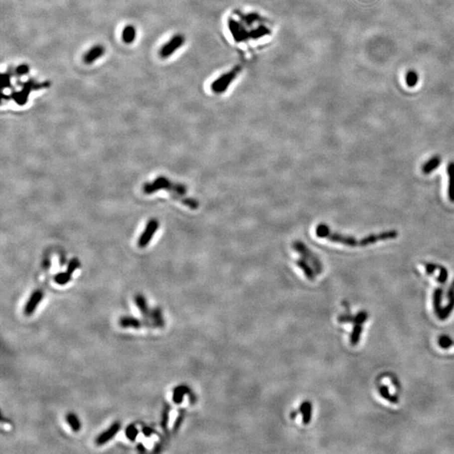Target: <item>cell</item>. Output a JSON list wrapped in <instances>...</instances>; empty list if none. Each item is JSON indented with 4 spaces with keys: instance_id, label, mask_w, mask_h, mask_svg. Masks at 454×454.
Returning <instances> with one entry per match:
<instances>
[{
    "instance_id": "4",
    "label": "cell",
    "mask_w": 454,
    "mask_h": 454,
    "mask_svg": "<svg viewBox=\"0 0 454 454\" xmlns=\"http://www.w3.org/2000/svg\"><path fill=\"white\" fill-rule=\"evenodd\" d=\"M239 73V69L236 67L229 73L221 74L216 80L214 81L212 84V91L215 94H222L226 92V89L231 85L232 81L237 78V74Z\"/></svg>"
},
{
    "instance_id": "24",
    "label": "cell",
    "mask_w": 454,
    "mask_h": 454,
    "mask_svg": "<svg viewBox=\"0 0 454 454\" xmlns=\"http://www.w3.org/2000/svg\"><path fill=\"white\" fill-rule=\"evenodd\" d=\"M185 393V388L183 387H178L174 390L173 391V397H172V400L174 401L175 403H180L182 401V398H183V395Z\"/></svg>"
},
{
    "instance_id": "13",
    "label": "cell",
    "mask_w": 454,
    "mask_h": 454,
    "mask_svg": "<svg viewBox=\"0 0 454 454\" xmlns=\"http://www.w3.org/2000/svg\"><path fill=\"white\" fill-rule=\"evenodd\" d=\"M442 162L440 156H434L431 157L427 162H425L422 166V172L424 174H430L434 170L437 169Z\"/></svg>"
},
{
    "instance_id": "25",
    "label": "cell",
    "mask_w": 454,
    "mask_h": 454,
    "mask_svg": "<svg viewBox=\"0 0 454 454\" xmlns=\"http://www.w3.org/2000/svg\"><path fill=\"white\" fill-rule=\"evenodd\" d=\"M29 70H30V68H29L28 65H20V66L17 67L15 73L18 76H23L29 73Z\"/></svg>"
},
{
    "instance_id": "23",
    "label": "cell",
    "mask_w": 454,
    "mask_h": 454,
    "mask_svg": "<svg viewBox=\"0 0 454 454\" xmlns=\"http://www.w3.org/2000/svg\"><path fill=\"white\" fill-rule=\"evenodd\" d=\"M80 267V262L78 261V258H73L71 259L70 262L68 263V265H67V272H68L69 274L73 275V273L75 270L78 269Z\"/></svg>"
},
{
    "instance_id": "2",
    "label": "cell",
    "mask_w": 454,
    "mask_h": 454,
    "mask_svg": "<svg viewBox=\"0 0 454 454\" xmlns=\"http://www.w3.org/2000/svg\"><path fill=\"white\" fill-rule=\"evenodd\" d=\"M315 234L320 238H325L332 242L340 243L347 247H360V240L347 235L337 233L331 231V229L326 224H320L315 229Z\"/></svg>"
},
{
    "instance_id": "21",
    "label": "cell",
    "mask_w": 454,
    "mask_h": 454,
    "mask_svg": "<svg viewBox=\"0 0 454 454\" xmlns=\"http://www.w3.org/2000/svg\"><path fill=\"white\" fill-rule=\"evenodd\" d=\"M139 434V431L135 425L131 424L126 429V436L130 441H135Z\"/></svg>"
},
{
    "instance_id": "20",
    "label": "cell",
    "mask_w": 454,
    "mask_h": 454,
    "mask_svg": "<svg viewBox=\"0 0 454 454\" xmlns=\"http://www.w3.org/2000/svg\"><path fill=\"white\" fill-rule=\"evenodd\" d=\"M406 84L409 87H415L419 81V75L415 70H410L406 73Z\"/></svg>"
},
{
    "instance_id": "18",
    "label": "cell",
    "mask_w": 454,
    "mask_h": 454,
    "mask_svg": "<svg viewBox=\"0 0 454 454\" xmlns=\"http://www.w3.org/2000/svg\"><path fill=\"white\" fill-rule=\"evenodd\" d=\"M66 422L70 426L71 429L73 432L78 433V432L80 431L82 424H81L80 420H79L77 415L74 414V413H68L66 416Z\"/></svg>"
},
{
    "instance_id": "12",
    "label": "cell",
    "mask_w": 454,
    "mask_h": 454,
    "mask_svg": "<svg viewBox=\"0 0 454 454\" xmlns=\"http://www.w3.org/2000/svg\"><path fill=\"white\" fill-rule=\"evenodd\" d=\"M135 303L137 304V308L140 310L141 314H143L144 319H151V309L148 306V302L145 297L141 294H138L135 296Z\"/></svg>"
},
{
    "instance_id": "16",
    "label": "cell",
    "mask_w": 454,
    "mask_h": 454,
    "mask_svg": "<svg viewBox=\"0 0 454 454\" xmlns=\"http://www.w3.org/2000/svg\"><path fill=\"white\" fill-rule=\"evenodd\" d=\"M448 175H449V200L454 203V161H450L448 165Z\"/></svg>"
},
{
    "instance_id": "19",
    "label": "cell",
    "mask_w": 454,
    "mask_h": 454,
    "mask_svg": "<svg viewBox=\"0 0 454 454\" xmlns=\"http://www.w3.org/2000/svg\"><path fill=\"white\" fill-rule=\"evenodd\" d=\"M71 279H72V274L67 271L60 272L54 276V281L59 285H67V283L70 282Z\"/></svg>"
},
{
    "instance_id": "15",
    "label": "cell",
    "mask_w": 454,
    "mask_h": 454,
    "mask_svg": "<svg viewBox=\"0 0 454 454\" xmlns=\"http://www.w3.org/2000/svg\"><path fill=\"white\" fill-rule=\"evenodd\" d=\"M122 40L126 44H132L134 42L136 38H137V29L134 25L128 24L125 27L122 31Z\"/></svg>"
},
{
    "instance_id": "5",
    "label": "cell",
    "mask_w": 454,
    "mask_h": 454,
    "mask_svg": "<svg viewBox=\"0 0 454 454\" xmlns=\"http://www.w3.org/2000/svg\"><path fill=\"white\" fill-rule=\"evenodd\" d=\"M398 236H399L398 231L395 230L383 231V232L378 234H370L360 240V247H367L368 245L374 244L376 242H382V241L395 239Z\"/></svg>"
},
{
    "instance_id": "14",
    "label": "cell",
    "mask_w": 454,
    "mask_h": 454,
    "mask_svg": "<svg viewBox=\"0 0 454 454\" xmlns=\"http://www.w3.org/2000/svg\"><path fill=\"white\" fill-rule=\"evenodd\" d=\"M33 87L34 86H33L32 84H25L24 88H23V89H22L21 92L17 93V94L13 95V100H15V102H16L18 105H24V104L26 103L27 100H28V96H29L30 91L32 90Z\"/></svg>"
},
{
    "instance_id": "6",
    "label": "cell",
    "mask_w": 454,
    "mask_h": 454,
    "mask_svg": "<svg viewBox=\"0 0 454 454\" xmlns=\"http://www.w3.org/2000/svg\"><path fill=\"white\" fill-rule=\"evenodd\" d=\"M158 227L159 222L156 219H151L148 221L145 230L143 231V234L141 235L139 240H138V243H137L138 247L140 248H144L147 247L150 243L151 238L153 237L154 234L156 233Z\"/></svg>"
},
{
    "instance_id": "1",
    "label": "cell",
    "mask_w": 454,
    "mask_h": 454,
    "mask_svg": "<svg viewBox=\"0 0 454 454\" xmlns=\"http://www.w3.org/2000/svg\"><path fill=\"white\" fill-rule=\"evenodd\" d=\"M161 189L170 192L173 199L181 202L187 207H190L191 205L194 204V199L184 197L187 193V188L185 186L181 183H172V181H170L163 176L156 177L152 183H146L143 187V191L147 194H153L156 191Z\"/></svg>"
},
{
    "instance_id": "28",
    "label": "cell",
    "mask_w": 454,
    "mask_h": 454,
    "mask_svg": "<svg viewBox=\"0 0 454 454\" xmlns=\"http://www.w3.org/2000/svg\"><path fill=\"white\" fill-rule=\"evenodd\" d=\"M137 449H138V450H139V451H141V452L145 451V449H146L145 447H144V445H143V444H138V446H137Z\"/></svg>"
},
{
    "instance_id": "10",
    "label": "cell",
    "mask_w": 454,
    "mask_h": 454,
    "mask_svg": "<svg viewBox=\"0 0 454 454\" xmlns=\"http://www.w3.org/2000/svg\"><path fill=\"white\" fill-rule=\"evenodd\" d=\"M121 425L120 422H114L113 424L111 425L107 430H105V432L100 433V435L98 436L97 438H96V440H95V443H96L98 446H102V445H105V444H107V443L111 441V439L115 438L116 434L118 433L119 431L121 429Z\"/></svg>"
},
{
    "instance_id": "17",
    "label": "cell",
    "mask_w": 454,
    "mask_h": 454,
    "mask_svg": "<svg viewBox=\"0 0 454 454\" xmlns=\"http://www.w3.org/2000/svg\"><path fill=\"white\" fill-rule=\"evenodd\" d=\"M151 320L153 323L154 327H163V316H162L161 309H159V308H154V309H151Z\"/></svg>"
},
{
    "instance_id": "26",
    "label": "cell",
    "mask_w": 454,
    "mask_h": 454,
    "mask_svg": "<svg viewBox=\"0 0 454 454\" xmlns=\"http://www.w3.org/2000/svg\"><path fill=\"white\" fill-rule=\"evenodd\" d=\"M143 433L145 437H151L153 433V430L151 428H148V427H144L143 428Z\"/></svg>"
},
{
    "instance_id": "11",
    "label": "cell",
    "mask_w": 454,
    "mask_h": 454,
    "mask_svg": "<svg viewBox=\"0 0 454 454\" xmlns=\"http://www.w3.org/2000/svg\"><path fill=\"white\" fill-rule=\"evenodd\" d=\"M105 46H102V45H95V46L89 49V51L85 53L84 57V62L86 64H92L94 62H96L97 60L101 58L105 55Z\"/></svg>"
},
{
    "instance_id": "3",
    "label": "cell",
    "mask_w": 454,
    "mask_h": 454,
    "mask_svg": "<svg viewBox=\"0 0 454 454\" xmlns=\"http://www.w3.org/2000/svg\"><path fill=\"white\" fill-rule=\"evenodd\" d=\"M184 42H185V37L183 35L177 34V35H173L168 41H167L166 43L164 44L163 46H161L160 51H159L160 57L161 58H163V59L168 58V57L172 56V54H174L178 49L182 47Z\"/></svg>"
},
{
    "instance_id": "7",
    "label": "cell",
    "mask_w": 454,
    "mask_h": 454,
    "mask_svg": "<svg viewBox=\"0 0 454 454\" xmlns=\"http://www.w3.org/2000/svg\"><path fill=\"white\" fill-rule=\"evenodd\" d=\"M294 248L302 256V258L308 261V262H310V264L315 268L317 271L320 272V270H321V264H320V260L318 259L316 255L311 250H309V248L304 243H302L301 242H295L294 243Z\"/></svg>"
},
{
    "instance_id": "9",
    "label": "cell",
    "mask_w": 454,
    "mask_h": 454,
    "mask_svg": "<svg viewBox=\"0 0 454 454\" xmlns=\"http://www.w3.org/2000/svg\"><path fill=\"white\" fill-rule=\"evenodd\" d=\"M44 298L43 291L36 290L33 291L30 295V298L28 299L26 304L24 305V313L27 316H30L34 314L35 309H37L38 305L42 301Z\"/></svg>"
},
{
    "instance_id": "27",
    "label": "cell",
    "mask_w": 454,
    "mask_h": 454,
    "mask_svg": "<svg viewBox=\"0 0 454 454\" xmlns=\"http://www.w3.org/2000/svg\"><path fill=\"white\" fill-rule=\"evenodd\" d=\"M167 412L164 411L163 415H162V419H161V426L163 427V428H166V426H167Z\"/></svg>"
},
{
    "instance_id": "22",
    "label": "cell",
    "mask_w": 454,
    "mask_h": 454,
    "mask_svg": "<svg viewBox=\"0 0 454 454\" xmlns=\"http://www.w3.org/2000/svg\"><path fill=\"white\" fill-rule=\"evenodd\" d=\"M297 264H298V266L300 268L303 269V271L304 272V274H306L307 277H314V273L312 271V269L309 268V265L307 264L305 259L301 258L300 260L297 261Z\"/></svg>"
},
{
    "instance_id": "8",
    "label": "cell",
    "mask_w": 454,
    "mask_h": 454,
    "mask_svg": "<svg viewBox=\"0 0 454 454\" xmlns=\"http://www.w3.org/2000/svg\"><path fill=\"white\" fill-rule=\"evenodd\" d=\"M119 325L122 328H133L140 329L143 327H154L153 323L151 319L140 320L133 316H122L119 320Z\"/></svg>"
}]
</instances>
